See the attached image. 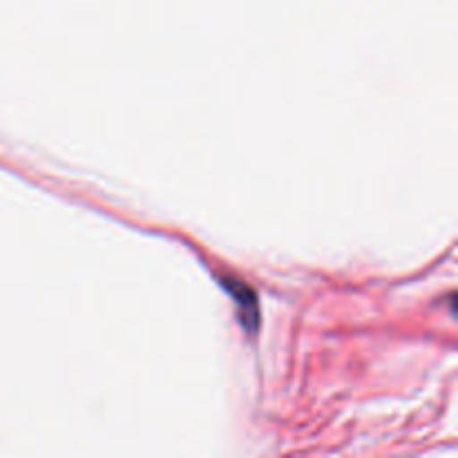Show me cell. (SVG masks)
I'll return each instance as SVG.
<instances>
[{
    "label": "cell",
    "mask_w": 458,
    "mask_h": 458,
    "mask_svg": "<svg viewBox=\"0 0 458 458\" xmlns=\"http://www.w3.org/2000/svg\"><path fill=\"white\" fill-rule=\"evenodd\" d=\"M224 286H226V289H231L233 293L237 295L235 300L242 304V311H240L242 322H244V325L253 331L255 327H258V300H255L253 291H250V293H246V300H244V291H246L244 284H240V282H233L231 277H228V280L224 282Z\"/></svg>",
    "instance_id": "cell-1"
}]
</instances>
